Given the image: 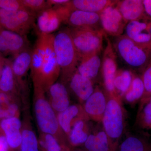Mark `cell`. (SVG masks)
<instances>
[{
  "label": "cell",
  "instance_id": "9a60e30c",
  "mask_svg": "<svg viewBox=\"0 0 151 151\" xmlns=\"http://www.w3.org/2000/svg\"><path fill=\"white\" fill-rule=\"evenodd\" d=\"M65 23L72 28H92L99 29L100 14L73 10Z\"/></svg>",
  "mask_w": 151,
  "mask_h": 151
},
{
  "label": "cell",
  "instance_id": "6da1fadb",
  "mask_svg": "<svg viewBox=\"0 0 151 151\" xmlns=\"http://www.w3.org/2000/svg\"><path fill=\"white\" fill-rule=\"evenodd\" d=\"M53 47L62 83L67 82L76 71L79 62L69 28L60 30L54 35Z\"/></svg>",
  "mask_w": 151,
  "mask_h": 151
},
{
  "label": "cell",
  "instance_id": "277c9868",
  "mask_svg": "<svg viewBox=\"0 0 151 151\" xmlns=\"http://www.w3.org/2000/svg\"><path fill=\"white\" fill-rule=\"evenodd\" d=\"M115 50L125 63L131 67L144 68L151 58V43H136L125 35L117 37Z\"/></svg>",
  "mask_w": 151,
  "mask_h": 151
},
{
  "label": "cell",
  "instance_id": "8fae6325",
  "mask_svg": "<svg viewBox=\"0 0 151 151\" xmlns=\"http://www.w3.org/2000/svg\"><path fill=\"white\" fill-rule=\"evenodd\" d=\"M50 35L38 34L36 41L32 49L30 68L33 82H38L44 63L47 43Z\"/></svg>",
  "mask_w": 151,
  "mask_h": 151
},
{
  "label": "cell",
  "instance_id": "7402d4cb",
  "mask_svg": "<svg viewBox=\"0 0 151 151\" xmlns=\"http://www.w3.org/2000/svg\"><path fill=\"white\" fill-rule=\"evenodd\" d=\"M118 1L111 0H72L69 5L72 10H78L100 14L109 6L115 4Z\"/></svg>",
  "mask_w": 151,
  "mask_h": 151
},
{
  "label": "cell",
  "instance_id": "5b68a950",
  "mask_svg": "<svg viewBox=\"0 0 151 151\" xmlns=\"http://www.w3.org/2000/svg\"><path fill=\"white\" fill-rule=\"evenodd\" d=\"M69 2L65 5L52 7L37 14L36 21L38 34H52L61 24L65 23L73 10Z\"/></svg>",
  "mask_w": 151,
  "mask_h": 151
},
{
  "label": "cell",
  "instance_id": "ee69618b",
  "mask_svg": "<svg viewBox=\"0 0 151 151\" xmlns=\"http://www.w3.org/2000/svg\"></svg>",
  "mask_w": 151,
  "mask_h": 151
},
{
  "label": "cell",
  "instance_id": "ac0fdd59",
  "mask_svg": "<svg viewBox=\"0 0 151 151\" xmlns=\"http://www.w3.org/2000/svg\"><path fill=\"white\" fill-rule=\"evenodd\" d=\"M70 88L81 101H86L94 92L92 80L76 71L68 81Z\"/></svg>",
  "mask_w": 151,
  "mask_h": 151
},
{
  "label": "cell",
  "instance_id": "1f68e13d",
  "mask_svg": "<svg viewBox=\"0 0 151 151\" xmlns=\"http://www.w3.org/2000/svg\"><path fill=\"white\" fill-rule=\"evenodd\" d=\"M144 86L145 92L142 97L144 103H147L151 96V58L143 68L142 77Z\"/></svg>",
  "mask_w": 151,
  "mask_h": 151
},
{
  "label": "cell",
  "instance_id": "d6986e66",
  "mask_svg": "<svg viewBox=\"0 0 151 151\" xmlns=\"http://www.w3.org/2000/svg\"><path fill=\"white\" fill-rule=\"evenodd\" d=\"M107 103L103 92L96 89L85 101L84 110L94 119H103Z\"/></svg>",
  "mask_w": 151,
  "mask_h": 151
},
{
  "label": "cell",
  "instance_id": "8d00e7d4",
  "mask_svg": "<svg viewBox=\"0 0 151 151\" xmlns=\"http://www.w3.org/2000/svg\"><path fill=\"white\" fill-rule=\"evenodd\" d=\"M0 53L3 56L10 55L9 50L5 40L0 35Z\"/></svg>",
  "mask_w": 151,
  "mask_h": 151
},
{
  "label": "cell",
  "instance_id": "cb8c5ba5",
  "mask_svg": "<svg viewBox=\"0 0 151 151\" xmlns=\"http://www.w3.org/2000/svg\"><path fill=\"white\" fill-rule=\"evenodd\" d=\"M88 151H108V136L105 132H100L96 134H90L84 143Z\"/></svg>",
  "mask_w": 151,
  "mask_h": 151
},
{
  "label": "cell",
  "instance_id": "2e32d148",
  "mask_svg": "<svg viewBox=\"0 0 151 151\" xmlns=\"http://www.w3.org/2000/svg\"><path fill=\"white\" fill-rule=\"evenodd\" d=\"M50 105L55 111L62 112L70 106L68 92L62 82H56L47 89Z\"/></svg>",
  "mask_w": 151,
  "mask_h": 151
},
{
  "label": "cell",
  "instance_id": "5bb4252c",
  "mask_svg": "<svg viewBox=\"0 0 151 151\" xmlns=\"http://www.w3.org/2000/svg\"><path fill=\"white\" fill-rule=\"evenodd\" d=\"M32 51V49L28 47L14 55L12 60V68L17 81L22 87L24 86V79L30 69Z\"/></svg>",
  "mask_w": 151,
  "mask_h": 151
},
{
  "label": "cell",
  "instance_id": "4316f807",
  "mask_svg": "<svg viewBox=\"0 0 151 151\" xmlns=\"http://www.w3.org/2000/svg\"><path fill=\"white\" fill-rule=\"evenodd\" d=\"M85 125L83 121L78 120L73 124L69 133V140L73 145L84 144L89 135L84 130Z\"/></svg>",
  "mask_w": 151,
  "mask_h": 151
},
{
  "label": "cell",
  "instance_id": "4dcf8cb0",
  "mask_svg": "<svg viewBox=\"0 0 151 151\" xmlns=\"http://www.w3.org/2000/svg\"><path fill=\"white\" fill-rule=\"evenodd\" d=\"M18 107L15 104H10L9 97L0 100V119L17 117Z\"/></svg>",
  "mask_w": 151,
  "mask_h": 151
},
{
  "label": "cell",
  "instance_id": "9c48e42d",
  "mask_svg": "<svg viewBox=\"0 0 151 151\" xmlns=\"http://www.w3.org/2000/svg\"><path fill=\"white\" fill-rule=\"evenodd\" d=\"M116 4L109 6L100 13V23L106 35L118 37L123 34L127 23Z\"/></svg>",
  "mask_w": 151,
  "mask_h": 151
},
{
  "label": "cell",
  "instance_id": "d6a6232c",
  "mask_svg": "<svg viewBox=\"0 0 151 151\" xmlns=\"http://www.w3.org/2000/svg\"><path fill=\"white\" fill-rule=\"evenodd\" d=\"M21 1L25 9L36 14L50 8L45 0H21Z\"/></svg>",
  "mask_w": 151,
  "mask_h": 151
},
{
  "label": "cell",
  "instance_id": "603a6c76",
  "mask_svg": "<svg viewBox=\"0 0 151 151\" xmlns=\"http://www.w3.org/2000/svg\"><path fill=\"white\" fill-rule=\"evenodd\" d=\"M17 80L12 68V60L5 58L0 78V91L8 94L16 89Z\"/></svg>",
  "mask_w": 151,
  "mask_h": 151
},
{
  "label": "cell",
  "instance_id": "d590c367",
  "mask_svg": "<svg viewBox=\"0 0 151 151\" xmlns=\"http://www.w3.org/2000/svg\"><path fill=\"white\" fill-rule=\"evenodd\" d=\"M142 119L145 127L151 129V102H147L143 108Z\"/></svg>",
  "mask_w": 151,
  "mask_h": 151
},
{
  "label": "cell",
  "instance_id": "484cf974",
  "mask_svg": "<svg viewBox=\"0 0 151 151\" xmlns=\"http://www.w3.org/2000/svg\"><path fill=\"white\" fill-rule=\"evenodd\" d=\"M134 76L127 70H117L114 80V86L122 94H126L129 89Z\"/></svg>",
  "mask_w": 151,
  "mask_h": 151
},
{
  "label": "cell",
  "instance_id": "b9f144b4",
  "mask_svg": "<svg viewBox=\"0 0 151 151\" xmlns=\"http://www.w3.org/2000/svg\"><path fill=\"white\" fill-rule=\"evenodd\" d=\"M147 30L151 36V18H150L147 20Z\"/></svg>",
  "mask_w": 151,
  "mask_h": 151
},
{
  "label": "cell",
  "instance_id": "f1b7e54d",
  "mask_svg": "<svg viewBox=\"0 0 151 151\" xmlns=\"http://www.w3.org/2000/svg\"><path fill=\"white\" fill-rule=\"evenodd\" d=\"M145 88L141 77L134 76L129 89L126 93V99L129 102H134L142 97Z\"/></svg>",
  "mask_w": 151,
  "mask_h": 151
},
{
  "label": "cell",
  "instance_id": "52a82bcc",
  "mask_svg": "<svg viewBox=\"0 0 151 151\" xmlns=\"http://www.w3.org/2000/svg\"><path fill=\"white\" fill-rule=\"evenodd\" d=\"M102 120L108 137L113 139L120 137L123 133L124 124L122 109L118 100L112 99L107 102Z\"/></svg>",
  "mask_w": 151,
  "mask_h": 151
},
{
  "label": "cell",
  "instance_id": "e575fe53",
  "mask_svg": "<svg viewBox=\"0 0 151 151\" xmlns=\"http://www.w3.org/2000/svg\"><path fill=\"white\" fill-rule=\"evenodd\" d=\"M0 9L10 12L26 9L22 4L21 0H0Z\"/></svg>",
  "mask_w": 151,
  "mask_h": 151
},
{
  "label": "cell",
  "instance_id": "7c38bea8",
  "mask_svg": "<svg viewBox=\"0 0 151 151\" xmlns=\"http://www.w3.org/2000/svg\"><path fill=\"white\" fill-rule=\"evenodd\" d=\"M116 6L127 23L149 18L145 12L142 0L118 1Z\"/></svg>",
  "mask_w": 151,
  "mask_h": 151
},
{
  "label": "cell",
  "instance_id": "d4e9b609",
  "mask_svg": "<svg viewBox=\"0 0 151 151\" xmlns=\"http://www.w3.org/2000/svg\"><path fill=\"white\" fill-rule=\"evenodd\" d=\"M79 108L75 105H70L62 112L58 113V121L60 128L67 134H69L71 129V123L79 113Z\"/></svg>",
  "mask_w": 151,
  "mask_h": 151
},
{
  "label": "cell",
  "instance_id": "f35d334b",
  "mask_svg": "<svg viewBox=\"0 0 151 151\" xmlns=\"http://www.w3.org/2000/svg\"><path fill=\"white\" fill-rule=\"evenodd\" d=\"M9 147L5 137L0 136V151H9Z\"/></svg>",
  "mask_w": 151,
  "mask_h": 151
},
{
  "label": "cell",
  "instance_id": "60d3db41",
  "mask_svg": "<svg viewBox=\"0 0 151 151\" xmlns=\"http://www.w3.org/2000/svg\"><path fill=\"white\" fill-rule=\"evenodd\" d=\"M4 60L5 58L0 53V78H1V74L2 71Z\"/></svg>",
  "mask_w": 151,
  "mask_h": 151
},
{
  "label": "cell",
  "instance_id": "ffe728a7",
  "mask_svg": "<svg viewBox=\"0 0 151 151\" xmlns=\"http://www.w3.org/2000/svg\"><path fill=\"white\" fill-rule=\"evenodd\" d=\"M0 35L5 40L10 55L13 56L29 47V42L26 35L0 28Z\"/></svg>",
  "mask_w": 151,
  "mask_h": 151
},
{
  "label": "cell",
  "instance_id": "8992f818",
  "mask_svg": "<svg viewBox=\"0 0 151 151\" xmlns=\"http://www.w3.org/2000/svg\"><path fill=\"white\" fill-rule=\"evenodd\" d=\"M36 14L27 9L10 12L0 9V28L27 35L35 25Z\"/></svg>",
  "mask_w": 151,
  "mask_h": 151
},
{
  "label": "cell",
  "instance_id": "e0dca14e",
  "mask_svg": "<svg viewBox=\"0 0 151 151\" xmlns=\"http://www.w3.org/2000/svg\"><path fill=\"white\" fill-rule=\"evenodd\" d=\"M150 18L128 22L125 28V35L137 43L144 45L151 43V36L147 30V20Z\"/></svg>",
  "mask_w": 151,
  "mask_h": 151
},
{
  "label": "cell",
  "instance_id": "83f0119b",
  "mask_svg": "<svg viewBox=\"0 0 151 151\" xmlns=\"http://www.w3.org/2000/svg\"><path fill=\"white\" fill-rule=\"evenodd\" d=\"M20 151H39V142L35 132L30 129L22 131Z\"/></svg>",
  "mask_w": 151,
  "mask_h": 151
},
{
  "label": "cell",
  "instance_id": "4fadbf2b",
  "mask_svg": "<svg viewBox=\"0 0 151 151\" xmlns=\"http://www.w3.org/2000/svg\"><path fill=\"white\" fill-rule=\"evenodd\" d=\"M0 127L5 134L9 147L16 149L20 146L22 140V123L17 117L3 119Z\"/></svg>",
  "mask_w": 151,
  "mask_h": 151
},
{
  "label": "cell",
  "instance_id": "ab89813d",
  "mask_svg": "<svg viewBox=\"0 0 151 151\" xmlns=\"http://www.w3.org/2000/svg\"><path fill=\"white\" fill-rule=\"evenodd\" d=\"M143 2L146 14L151 18V0H143Z\"/></svg>",
  "mask_w": 151,
  "mask_h": 151
},
{
  "label": "cell",
  "instance_id": "30bf717a",
  "mask_svg": "<svg viewBox=\"0 0 151 151\" xmlns=\"http://www.w3.org/2000/svg\"><path fill=\"white\" fill-rule=\"evenodd\" d=\"M107 44L103 52L102 61L104 84L108 92L113 94L115 91L114 80L117 71V57L111 41L105 35Z\"/></svg>",
  "mask_w": 151,
  "mask_h": 151
},
{
  "label": "cell",
  "instance_id": "f546056e",
  "mask_svg": "<svg viewBox=\"0 0 151 151\" xmlns=\"http://www.w3.org/2000/svg\"><path fill=\"white\" fill-rule=\"evenodd\" d=\"M119 151H147L146 142L140 138L130 137L122 143Z\"/></svg>",
  "mask_w": 151,
  "mask_h": 151
},
{
  "label": "cell",
  "instance_id": "7bdbcfd3",
  "mask_svg": "<svg viewBox=\"0 0 151 151\" xmlns=\"http://www.w3.org/2000/svg\"><path fill=\"white\" fill-rule=\"evenodd\" d=\"M151 102V96H150V98H149L147 102Z\"/></svg>",
  "mask_w": 151,
  "mask_h": 151
},
{
  "label": "cell",
  "instance_id": "ba28073f",
  "mask_svg": "<svg viewBox=\"0 0 151 151\" xmlns=\"http://www.w3.org/2000/svg\"><path fill=\"white\" fill-rule=\"evenodd\" d=\"M54 35H50L47 43L46 56L43 67L41 71L38 82L47 91L52 84L56 82L60 75V70L53 49V40Z\"/></svg>",
  "mask_w": 151,
  "mask_h": 151
},
{
  "label": "cell",
  "instance_id": "836d02e7",
  "mask_svg": "<svg viewBox=\"0 0 151 151\" xmlns=\"http://www.w3.org/2000/svg\"><path fill=\"white\" fill-rule=\"evenodd\" d=\"M40 145L46 151H61L56 137L50 134H44V139L41 140Z\"/></svg>",
  "mask_w": 151,
  "mask_h": 151
},
{
  "label": "cell",
  "instance_id": "3957f363",
  "mask_svg": "<svg viewBox=\"0 0 151 151\" xmlns=\"http://www.w3.org/2000/svg\"><path fill=\"white\" fill-rule=\"evenodd\" d=\"M69 29L79 61L101 52L103 39L106 35L102 29L70 27Z\"/></svg>",
  "mask_w": 151,
  "mask_h": 151
},
{
  "label": "cell",
  "instance_id": "44dd1931",
  "mask_svg": "<svg viewBox=\"0 0 151 151\" xmlns=\"http://www.w3.org/2000/svg\"><path fill=\"white\" fill-rule=\"evenodd\" d=\"M101 66L102 61L100 53H96L81 59L78 63L76 71L92 81L97 77Z\"/></svg>",
  "mask_w": 151,
  "mask_h": 151
},
{
  "label": "cell",
  "instance_id": "7a4b0ae2",
  "mask_svg": "<svg viewBox=\"0 0 151 151\" xmlns=\"http://www.w3.org/2000/svg\"><path fill=\"white\" fill-rule=\"evenodd\" d=\"M33 85L34 111L38 126L43 134L55 137L60 128L57 116L47 100L45 89L39 83L33 82Z\"/></svg>",
  "mask_w": 151,
  "mask_h": 151
},
{
  "label": "cell",
  "instance_id": "74e56055",
  "mask_svg": "<svg viewBox=\"0 0 151 151\" xmlns=\"http://www.w3.org/2000/svg\"><path fill=\"white\" fill-rule=\"evenodd\" d=\"M70 0H47L50 7L65 5L70 2Z\"/></svg>",
  "mask_w": 151,
  "mask_h": 151
}]
</instances>
